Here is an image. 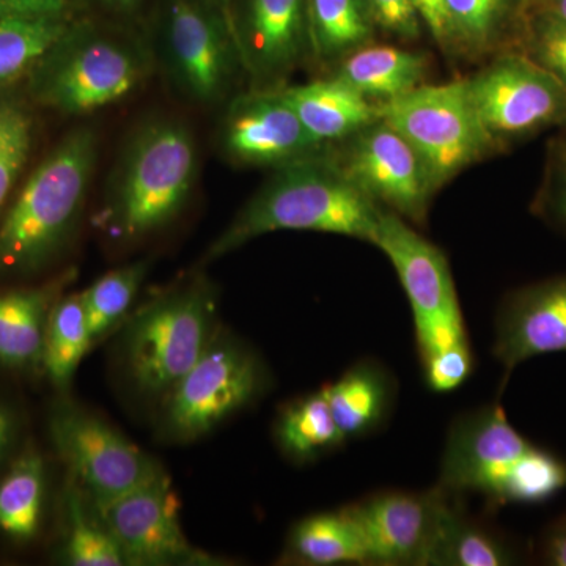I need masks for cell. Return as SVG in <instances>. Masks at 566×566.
<instances>
[{"instance_id":"83f0119b","label":"cell","mask_w":566,"mask_h":566,"mask_svg":"<svg viewBox=\"0 0 566 566\" xmlns=\"http://www.w3.org/2000/svg\"><path fill=\"white\" fill-rule=\"evenodd\" d=\"M92 345L82 293L59 297L48 322L41 365L54 387L69 389Z\"/></svg>"},{"instance_id":"9a60e30c","label":"cell","mask_w":566,"mask_h":566,"mask_svg":"<svg viewBox=\"0 0 566 566\" xmlns=\"http://www.w3.org/2000/svg\"><path fill=\"white\" fill-rule=\"evenodd\" d=\"M95 509L128 565L211 564L210 557L189 545L178 517L177 495L164 472Z\"/></svg>"},{"instance_id":"44dd1931","label":"cell","mask_w":566,"mask_h":566,"mask_svg":"<svg viewBox=\"0 0 566 566\" xmlns=\"http://www.w3.org/2000/svg\"><path fill=\"white\" fill-rule=\"evenodd\" d=\"M283 96L305 129L331 147L379 118V104L365 98L337 76L303 85H285Z\"/></svg>"},{"instance_id":"30bf717a","label":"cell","mask_w":566,"mask_h":566,"mask_svg":"<svg viewBox=\"0 0 566 566\" xmlns=\"http://www.w3.org/2000/svg\"><path fill=\"white\" fill-rule=\"evenodd\" d=\"M268 387L263 360L237 338L216 334L191 370L170 389L167 431L181 441L200 438L255 403Z\"/></svg>"},{"instance_id":"74e56055","label":"cell","mask_w":566,"mask_h":566,"mask_svg":"<svg viewBox=\"0 0 566 566\" xmlns=\"http://www.w3.org/2000/svg\"><path fill=\"white\" fill-rule=\"evenodd\" d=\"M0 13L39 20H77L88 14L87 0H0Z\"/></svg>"},{"instance_id":"7a4b0ae2","label":"cell","mask_w":566,"mask_h":566,"mask_svg":"<svg viewBox=\"0 0 566 566\" xmlns=\"http://www.w3.org/2000/svg\"><path fill=\"white\" fill-rule=\"evenodd\" d=\"M438 486L490 506L545 504L566 488V460L520 433L495 401L450 424Z\"/></svg>"},{"instance_id":"e0dca14e","label":"cell","mask_w":566,"mask_h":566,"mask_svg":"<svg viewBox=\"0 0 566 566\" xmlns=\"http://www.w3.org/2000/svg\"><path fill=\"white\" fill-rule=\"evenodd\" d=\"M221 147L233 163L274 169L329 148L305 129L282 88L251 91L233 98L223 117Z\"/></svg>"},{"instance_id":"d590c367","label":"cell","mask_w":566,"mask_h":566,"mask_svg":"<svg viewBox=\"0 0 566 566\" xmlns=\"http://www.w3.org/2000/svg\"><path fill=\"white\" fill-rule=\"evenodd\" d=\"M420 364L428 389L436 394H447L468 381L474 371V354L471 344L455 345L424 357Z\"/></svg>"},{"instance_id":"7bdbcfd3","label":"cell","mask_w":566,"mask_h":566,"mask_svg":"<svg viewBox=\"0 0 566 566\" xmlns=\"http://www.w3.org/2000/svg\"><path fill=\"white\" fill-rule=\"evenodd\" d=\"M532 7L549 11L566 21V0H538V2L532 3Z\"/></svg>"},{"instance_id":"836d02e7","label":"cell","mask_w":566,"mask_h":566,"mask_svg":"<svg viewBox=\"0 0 566 566\" xmlns=\"http://www.w3.org/2000/svg\"><path fill=\"white\" fill-rule=\"evenodd\" d=\"M516 50L566 88V21L538 7H528Z\"/></svg>"},{"instance_id":"ab89813d","label":"cell","mask_w":566,"mask_h":566,"mask_svg":"<svg viewBox=\"0 0 566 566\" xmlns=\"http://www.w3.org/2000/svg\"><path fill=\"white\" fill-rule=\"evenodd\" d=\"M411 2L423 22V28L430 32L438 46L446 52H453L446 0H411Z\"/></svg>"},{"instance_id":"ffe728a7","label":"cell","mask_w":566,"mask_h":566,"mask_svg":"<svg viewBox=\"0 0 566 566\" xmlns=\"http://www.w3.org/2000/svg\"><path fill=\"white\" fill-rule=\"evenodd\" d=\"M322 390L346 441H354L386 427L397 401L398 385L385 364L367 357Z\"/></svg>"},{"instance_id":"8fae6325","label":"cell","mask_w":566,"mask_h":566,"mask_svg":"<svg viewBox=\"0 0 566 566\" xmlns=\"http://www.w3.org/2000/svg\"><path fill=\"white\" fill-rule=\"evenodd\" d=\"M469 96L499 150L566 122V88L517 50L490 57L465 80Z\"/></svg>"},{"instance_id":"f35d334b","label":"cell","mask_w":566,"mask_h":566,"mask_svg":"<svg viewBox=\"0 0 566 566\" xmlns=\"http://www.w3.org/2000/svg\"><path fill=\"white\" fill-rule=\"evenodd\" d=\"M531 558L546 566H566V510L554 517L531 547Z\"/></svg>"},{"instance_id":"8d00e7d4","label":"cell","mask_w":566,"mask_h":566,"mask_svg":"<svg viewBox=\"0 0 566 566\" xmlns=\"http://www.w3.org/2000/svg\"><path fill=\"white\" fill-rule=\"evenodd\" d=\"M376 29L405 41L420 39L423 22L411 0H365Z\"/></svg>"},{"instance_id":"ac0fdd59","label":"cell","mask_w":566,"mask_h":566,"mask_svg":"<svg viewBox=\"0 0 566 566\" xmlns=\"http://www.w3.org/2000/svg\"><path fill=\"white\" fill-rule=\"evenodd\" d=\"M551 353H566V274L513 290L495 312L493 356L504 368L502 390L516 367Z\"/></svg>"},{"instance_id":"603a6c76","label":"cell","mask_w":566,"mask_h":566,"mask_svg":"<svg viewBox=\"0 0 566 566\" xmlns=\"http://www.w3.org/2000/svg\"><path fill=\"white\" fill-rule=\"evenodd\" d=\"M453 54L493 57L516 50L528 0H446Z\"/></svg>"},{"instance_id":"b9f144b4","label":"cell","mask_w":566,"mask_h":566,"mask_svg":"<svg viewBox=\"0 0 566 566\" xmlns=\"http://www.w3.org/2000/svg\"><path fill=\"white\" fill-rule=\"evenodd\" d=\"M18 419L9 406L0 401V463L9 457L11 447L17 441Z\"/></svg>"},{"instance_id":"7402d4cb","label":"cell","mask_w":566,"mask_h":566,"mask_svg":"<svg viewBox=\"0 0 566 566\" xmlns=\"http://www.w3.org/2000/svg\"><path fill=\"white\" fill-rule=\"evenodd\" d=\"M63 279L32 289L0 290V365L32 370L43 365L44 335Z\"/></svg>"},{"instance_id":"d6a6232c","label":"cell","mask_w":566,"mask_h":566,"mask_svg":"<svg viewBox=\"0 0 566 566\" xmlns=\"http://www.w3.org/2000/svg\"><path fill=\"white\" fill-rule=\"evenodd\" d=\"M35 125L28 107L0 91V219L31 156Z\"/></svg>"},{"instance_id":"3957f363","label":"cell","mask_w":566,"mask_h":566,"mask_svg":"<svg viewBox=\"0 0 566 566\" xmlns=\"http://www.w3.org/2000/svg\"><path fill=\"white\" fill-rule=\"evenodd\" d=\"M153 65L150 46L125 22L84 14L28 74V95L61 114H91L132 95Z\"/></svg>"},{"instance_id":"5b68a950","label":"cell","mask_w":566,"mask_h":566,"mask_svg":"<svg viewBox=\"0 0 566 566\" xmlns=\"http://www.w3.org/2000/svg\"><path fill=\"white\" fill-rule=\"evenodd\" d=\"M197 169L196 142L182 123L142 125L111 178L102 214L107 232L139 240L172 222L191 197Z\"/></svg>"},{"instance_id":"9c48e42d","label":"cell","mask_w":566,"mask_h":566,"mask_svg":"<svg viewBox=\"0 0 566 566\" xmlns=\"http://www.w3.org/2000/svg\"><path fill=\"white\" fill-rule=\"evenodd\" d=\"M374 245L392 263L408 296L420 360L471 344L446 253L389 210L382 212Z\"/></svg>"},{"instance_id":"d6986e66","label":"cell","mask_w":566,"mask_h":566,"mask_svg":"<svg viewBox=\"0 0 566 566\" xmlns=\"http://www.w3.org/2000/svg\"><path fill=\"white\" fill-rule=\"evenodd\" d=\"M527 558L531 549L490 521L472 516L461 495L446 491L428 566H510Z\"/></svg>"},{"instance_id":"e575fe53","label":"cell","mask_w":566,"mask_h":566,"mask_svg":"<svg viewBox=\"0 0 566 566\" xmlns=\"http://www.w3.org/2000/svg\"><path fill=\"white\" fill-rule=\"evenodd\" d=\"M536 216L566 234V137L547 151L545 178L534 202Z\"/></svg>"},{"instance_id":"484cf974","label":"cell","mask_w":566,"mask_h":566,"mask_svg":"<svg viewBox=\"0 0 566 566\" xmlns=\"http://www.w3.org/2000/svg\"><path fill=\"white\" fill-rule=\"evenodd\" d=\"M312 59L331 65L374 43L376 24L365 0H307Z\"/></svg>"},{"instance_id":"f6af8a7d","label":"cell","mask_w":566,"mask_h":566,"mask_svg":"<svg viewBox=\"0 0 566 566\" xmlns=\"http://www.w3.org/2000/svg\"><path fill=\"white\" fill-rule=\"evenodd\" d=\"M562 129H564V136L566 137V122H565V125L562 126Z\"/></svg>"},{"instance_id":"2e32d148","label":"cell","mask_w":566,"mask_h":566,"mask_svg":"<svg viewBox=\"0 0 566 566\" xmlns=\"http://www.w3.org/2000/svg\"><path fill=\"white\" fill-rule=\"evenodd\" d=\"M446 491L381 490L346 505L363 535L367 565L428 566Z\"/></svg>"},{"instance_id":"8992f818","label":"cell","mask_w":566,"mask_h":566,"mask_svg":"<svg viewBox=\"0 0 566 566\" xmlns=\"http://www.w3.org/2000/svg\"><path fill=\"white\" fill-rule=\"evenodd\" d=\"M214 323V293L200 281L142 308L123 335L136 385L148 394H169L211 344Z\"/></svg>"},{"instance_id":"4316f807","label":"cell","mask_w":566,"mask_h":566,"mask_svg":"<svg viewBox=\"0 0 566 566\" xmlns=\"http://www.w3.org/2000/svg\"><path fill=\"white\" fill-rule=\"evenodd\" d=\"M279 449L296 463H311L346 444L323 390L297 398L282 408L274 424Z\"/></svg>"},{"instance_id":"1f68e13d","label":"cell","mask_w":566,"mask_h":566,"mask_svg":"<svg viewBox=\"0 0 566 566\" xmlns=\"http://www.w3.org/2000/svg\"><path fill=\"white\" fill-rule=\"evenodd\" d=\"M147 274V263L128 264L111 271L82 292L93 344L120 322L132 307Z\"/></svg>"},{"instance_id":"f1b7e54d","label":"cell","mask_w":566,"mask_h":566,"mask_svg":"<svg viewBox=\"0 0 566 566\" xmlns=\"http://www.w3.org/2000/svg\"><path fill=\"white\" fill-rule=\"evenodd\" d=\"M43 501V458L35 450H28L0 480V531L18 542L35 538Z\"/></svg>"},{"instance_id":"f546056e","label":"cell","mask_w":566,"mask_h":566,"mask_svg":"<svg viewBox=\"0 0 566 566\" xmlns=\"http://www.w3.org/2000/svg\"><path fill=\"white\" fill-rule=\"evenodd\" d=\"M74 21L0 13V91L25 80Z\"/></svg>"},{"instance_id":"277c9868","label":"cell","mask_w":566,"mask_h":566,"mask_svg":"<svg viewBox=\"0 0 566 566\" xmlns=\"http://www.w3.org/2000/svg\"><path fill=\"white\" fill-rule=\"evenodd\" d=\"M98 155L96 133L73 129L43 159L0 219V274L46 266L76 229Z\"/></svg>"},{"instance_id":"5bb4252c","label":"cell","mask_w":566,"mask_h":566,"mask_svg":"<svg viewBox=\"0 0 566 566\" xmlns=\"http://www.w3.org/2000/svg\"><path fill=\"white\" fill-rule=\"evenodd\" d=\"M229 20L251 91H277L312 59L307 0H229Z\"/></svg>"},{"instance_id":"bcb514c9","label":"cell","mask_w":566,"mask_h":566,"mask_svg":"<svg viewBox=\"0 0 566 566\" xmlns=\"http://www.w3.org/2000/svg\"><path fill=\"white\" fill-rule=\"evenodd\" d=\"M535 2H538V0H528V3H531V6H532V3H535Z\"/></svg>"},{"instance_id":"4fadbf2b","label":"cell","mask_w":566,"mask_h":566,"mask_svg":"<svg viewBox=\"0 0 566 566\" xmlns=\"http://www.w3.org/2000/svg\"><path fill=\"white\" fill-rule=\"evenodd\" d=\"M329 155L379 207L408 222L423 223L427 219L438 189L419 153L381 117L331 145Z\"/></svg>"},{"instance_id":"ba28073f","label":"cell","mask_w":566,"mask_h":566,"mask_svg":"<svg viewBox=\"0 0 566 566\" xmlns=\"http://www.w3.org/2000/svg\"><path fill=\"white\" fill-rule=\"evenodd\" d=\"M379 117L419 153L436 189L499 151L476 114L465 80L422 84L379 104Z\"/></svg>"},{"instance_id":"d4e9b609","label":"cell","mask_w":566,"mask_h":566,"mask_svg":"<svg viewBox=\"0 0 566 566\" xmlns=\"http://www.w3.org/2000/svg\"><path fill=\"white\" fill-rule=\"evenodd\" d=\"M286 558L312 566L367 565L363 535L346 505L301 520L290 532Z\"/></svg>"},{"instance_id":"52a82bcc","label":"cell","mask_w":566,"mask_h":566,"mask_svg":"<svg viewBox=\"0 0 566 566\" xmlns=\"http://www.w3.org/2000/svg\"><path fill=\"white\" fill-rule=\"evenodd\" d=\"M156 29L175 87L197 104L222 103L244 73L226 7L218 0H158Z\"/></svg>"},{"instance_id":"ee69618b","label":"cell","mask_w":566,"mask_h":566,"mask_svg":"<svg viewBox=\"0 0 566 566\" xmlns=\"http://www.w3.org/2000/svg\"><path fill=\"white\" fill-rule=\"evenodd\" d=\"M219 3H222L226 7L227 11H229V0H218Z\"/></svg>"},{"instance_id":"4dcf8cb0","label":"cell","mask_w":566,"mask_h":566,"mask_svg":"<svg viewBox=\"0 0 566 566\" xmlns=\"http://www.w3.org/2000/svg\"><path fill=\"white\" fill-rule=\"evenodd\" d=\"M85 493L74 482L66 494V534L62 546L63 564L71 566L128 565L114 536L99 520L95 506H88Z\"/></svg>"},{"instance_id":"cb8c5ba5","label":"cell","mask_w":566,"mask_h":566,"mask_svg":"<svg viewBox=\"0 0 566 566\" xmlns=\"http://www.w3.org/2000/svg\"><path fill=\"white\" fill-rule=\"evenodd\" d=\"M428 69L422 52L371 43L338 62L334 76L370 102L385 104L420 87Z\"/></svg>"},{"instance_id":"6da1fadb","label":"cell","mask_w":566,"mask_h":566,"mask_svg":"<svg viewBox=\"0 0 566 566\" xmlns=\"http://www.w3.org/2000/svg\"><path fill=\"white\" fill-rule=\"evenodd\" d=\"M385 208L348 177L329 148L275 169L208 249L207 260L237 251L263 234L293 230L354 238L374 244Z\"/></svg>"},{"instance_id":"60d3db41","label":"cell","mask_w":566,"mask_h":566,"mask_svg":"<svg viewBox=\"0 0 566 566\" xmlns=\"http://www.w3.org/2000/svg\"><path fill=\"white\" fill-rule=\"evenodd\" d=\"M147 0H87L88 10L92 6L109 13L114 21L128 22L136 20Z\"/></svg>"},{"instance_id":"7c38bea8","label":"cell","mask_w":566,"mask_h":566,"mask_svg":"<svg viewBox=\"0 0 566 566\" xmlns=\"http://www.w3.org/2000/svg\"><path fill=\"white\" fill-rule=\"evenodd\" d=\"M50 433L74 482L95 506L109 504L163 472L139 447L77 406H57Z\"/></svg>"}]
</instances>
